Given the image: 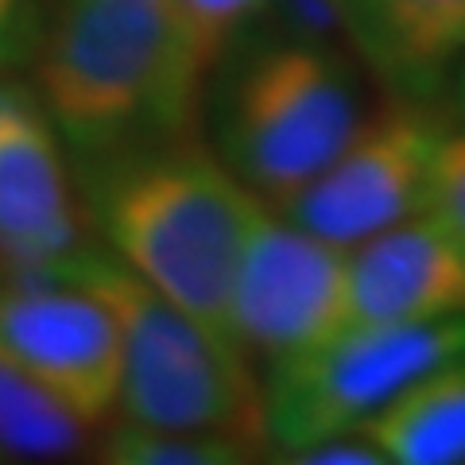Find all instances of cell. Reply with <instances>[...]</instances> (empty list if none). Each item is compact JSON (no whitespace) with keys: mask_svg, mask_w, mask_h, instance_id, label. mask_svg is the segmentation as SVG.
<instances>
[{"mask_svg":"<svg viewBox=\"0 0 465 465\" xmlns=\"http://www.w3.org/2000/svg\"><path fill=\"white\" fill-rule=\"evenodd\" d=\"M32 58L39 105L82 163L194 136L206 78L174 0H51Z\"/></svg>","mask_w":465,"mask_h":465,"instance_id":"cell-1","label":"cell"},{"mask_svg":"<svg viewBox=\"0 0 465 465\" xmlns=\"http://www.w3.org/2000/svg\"><path fill=\"white\" fill-rule=\"evenodd\" d=\"M85 167V217L140 280L237 345L232 280L260 198L194 136Z\"/></svg>","mask_w":465,"mask_h":465,"instance_id":"cell-2","label":"cell"},{"mask_svg":"<svg viewBox=\"0 0 465 465\" xmlns=\"http://www.w3.org/2000/svg\"><path fill=\"white\" fill-rule=\"evenodd\" d=\"M58 283L90 291L116 318L124 357L121 400H116L121 419L229 434L264 454V381L256 376L244 349L213 338L113 252L85 249L63 268Z\"/></svg>","mask_w":465,"mask_h":465,"instance_id":"cell-3","label":"cell"},{"mask_svg":"<svg viewBox=\"0 0 465 465\" xmlns=\"http://www.w3.org/2000/svg\"><path fill=\"white\" fill-rule=\"evenodd\" d=\"M353 63L326 43L283 39L237 70L225 97L222 159L272 210H283L361 124Z\"/></svg>","mask_w":465,"mask_h":465,"instance_id":"cell-4","label":"cell"},{"mask_svg":"<svg viewBox=\"0 0 465 465\" xmlns=\"http://www.w3.org/2000/svg\"><path fill=\"white\" fill-rule=\"evenodd\" d=\"M465 353V314L403 326H349L302 357L268 365V446L302 450L357 430L415 376Z\"/></svg>","mask_w":465,"mask_h":465,"instance_id":"cell-5","label":"cell"},{"mask_svg":"<svg viewBox=\"0 0 465 465\" xmlns=\"http://www.w3.org/2000/svg\"><path fill=\"white\" fill-rule=\"evenodd\" d=\"M345 318L349 249L260 202L232 280V333L241 349L280 365L338 338Z\"/></svg>","mask_w":465,"mask_h":465,"instance_id":"cell-6","label":"cell"},{"mask_svg":"<svg viewBox=\"0 0 465 465\" xmlns=\"http://www.w3.org/2000/svg\"><path fill=\"white\" fill-rule=\"evenodd\" d=\"M446 133L450 128L427 109V101L415 97L361 116L341 152L280 213L353 249L357 241L427 210L434 155Z\"/></svg>","mask_w":465,"mask_h":465,"instance_id":"cell-7","label":"cell"},{"mask_svg":"<svg viewBox=\"0 0 465 465\" xmlns=\"http://www.w3.org/2000/svg\"><path fill=\"white\" fill-rule=\"evenodd\" d=\"M94 249L47 109L0 74V264L8 280L58 283L70 260Z\"/></svg>","mask_w":465,"mask_h":465,"instance_id":"cell-8","label":"cell"},{"mask_svg":"<svg viewBox=\"0 0 465 465\" xmlns=\"http://www.w3.org/2000/svg\"><path fill=\"white\" fill-rule=\"evenodd\" d=\"M0 353L90 430L116 415L121 330L90 291L74 283H0Z\"/></svg>","mask_w":465,"mask_h":465,"instance_id":"cell-9","label":"cell"},{"mask_svg":"<svg viewBox=\"0 0 465 465\" xmlns=\"http://www.w3.org/2000/svg\"><path fill=\"white\" fill-rule=\"evenodd\" d=\"M465 314V241L415 213L349 249V326H403Z\"/></svg>","mask_w":465,"mask_h":465,"instance_id":"cell-10","label":"cell"},{"mask_svg":"<svg viewBox=\"0 0 465 465\" xmlns=\"http://www.w3.org/2000/svg\"><path fill=\"white\" fill-rule=\"evenodd\" d=\"M349 35L400 97L430 101L465 63V0H341Z\"/></svg>","mask_w":465,"mask_h":465,"instance_id":"cell-11","label":"cell"},{"mask_svg":"<svg viewBox=\"0 0 465 465\" xmlns=\"http://www.w3.org/2000/svg\"><path fill=\"white\" fill-rule=\"evenodd\" d=\"M357 430L384 465H465V353L415 376Z\"/></svg>","mask_w":465,"mask_h":465,"instance_id":"cell-12","label":"cell"},{"mask_svg":"<svg viewBox=\"0 0 465 465\" xmlns=\"http://www.w3.org/2000/svg\"><path fill=\"white\" fill-rule=\"evenodd\" d=\"M94 430L74 419L16 361L0 353V458L58 461L90 446Z\"/></svg>","mask_w":465,"mask_h":465,"instance_id":"cell-13","label":"cell"},{"mask_svg":"<svg viewBox=\"0 0 465 465\" xmlns=\"http://www.w3.org/2000/svg\"><path fill=\"white\" fill-rule=\"evenodd\" d=\"M101 458L113 465H241L260 458V450L213 430H174L121 419L101 439Z\"/></svg>","mask_w":465,"mask_h":465,"instance_id":"cell-14","label":"cell"},{"mask_svg":"<svg viewBox=\"0 0 465 465\" xmlns=\"http://www.w3.org/2000/svg\"><path fill=\"white\" fill-rule=\"evenodd\" d=\"M260 5L264 0H174L186 54L202 78H210V70L222 63L225 47L256 16Z\"/></svg>","mask_w":465,"mask_h":465,"instance_id":"cell-15","label":"cell"},{"mask_svg":"<svg viewBox=\"0 0 465 465\" xmlns=\"http://www.w3.org/2000/svg\"><path fill=\"white\" fill-rule=\"evenodd\" d=\"M439 217L446 229H454L465 241V128L461 133H446L434 155V174H430V198L427 210Z\"/></svg>","mask_w":465,"mask_h":465,"instance_id":"cell-16","label":"cell"},{"mask_svg":"<svg viewBox=\"0 0 465 465\" xmlns=\"http://www.w3.org/2000/svg\"><path fill=\"white\" fill-rule=\"evenodd\" d=\"M43 0H0V74L20 70L35 54Z\"/></svg>","mask_w":465,"mask_h":465,"instance_id":"cell-17","label":"cell"},{"mask_svg":"<svg viewBox=\"0 0 465 465\" xmlns=\"http://www.w3.org/2000/svg\"><path fill=\"white\" fill-rule=\"evenodd\" d=\"M283 458L299 461V465H384L381 450H376L361 430L330 434V439H318L302 450H291Z\"/></svg>","mask_w":465,"mask_h":465,"instance_id":"cell-18","label":"cell"},{"mask_svg":"<svg viewBox=\"0 0 465 465\" xmlns=\"http://www.w3.org/2000/svg\"><path fill=\"white\" fill-rule=\"evenodd\" d=\"M458 105H461V116H465V63L458 66Z\"/></svg>","mask_w":465,"mask_h":465,"instance_id":"cell-19","label":"cell"}]
</instances>
